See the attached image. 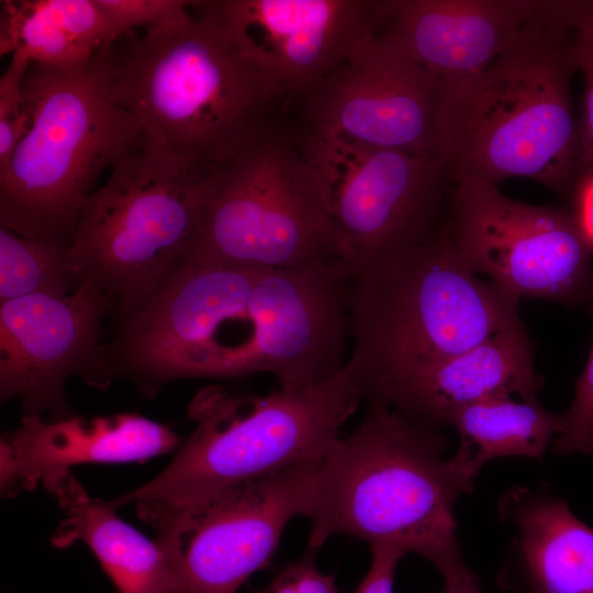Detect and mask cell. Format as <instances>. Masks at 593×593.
I'll return each instance as SVG.
<instances>
[{
  "label": "cell",
  "mask_w": 593,
  "mask_h": 593,
  "mask_svg": "<svg viewBox=\"0 0 593 593\" xmlns=\"http://www.w3.org/2000/svg\"><path fill=\"white\" fill-rule=\"evenodd\" d=\"M446 438L369 403L358 428L320 465L306 517L307 549L343 535L391 545L432 562L445 581L474 577L461 555L455 505L472 491L443 457Z\"/></svg>",
  "instance_id": "obj_4"
},
{
  "label": "cell",
  "mask_w": 593,
  "mask_h": 593,
  "mask_svg": "<svg viewBox=\"0 0 593 593\" xmlns=\"http://www.w3.org/2000/svg\"><path fill=\"white\" fill-rule=\"evenodd\" d=\"M353 273L343 262L272 269L182 261L102 342L107 384L154 398L191 378L273 376L281 389L329 378L347 360Z\"/></svg>",
  "instance_id": "obj_1"
},
{
  "label": "cell",
  "mask_w": 593,
  "mask_h": 593,
  "mask_svg": "<svg viewBox=\"0 0 593 593\" xmlns=\"http://www.w3.org/2000/svg\"><path fill=\"white\" fill-rule=\"evenodd\" d=\"M22 92L26 134L0 171V224L69 248L99 177L130 152L143 123L114 102L90 68L32 63Z\"/></svg>",
  "instance_id": "obj_7"
},
{
  "label": "cell",
  "mask_w": 593,
  "mask_h": 593,
  "mask_svg": "<svg viewBox=\"0 0 593 593\" xmlns=\"http://www.w3.org/2000/svg\"><path fill=\"white\" fill-rule=\"evenodd\" d=\"M31 64L22 54L13 53L0 78V171L4 170L29 128L22 86Z\"/></svg>",
  "instance_id": "obj_26"
},
{
  "label": "cell",
  "mask_w": 593,
  "mask_h": 593,
  "mask_svg": "<svg viewBox=\"0 0 593 593\" xmlns=\"http://www.w3.org/2000/svg\"><path fill=\"white\" fill-rule=\"evenodd\" d=\"M518 301L469 269L445 225L354 275L346 363L362 399L395 376L457 355L521 323Z\"/></svg>",
  "instance_id": "obj_6"
},
{
  "label": "cell",
  "mask_w": 593,
  "mask_h": 593,
  "mask_svg": "<svg viewBox=\"0 0 593 593\" xmlns=\"http://www.w3.org/2000/svg\"><path fill=\"white\" fill-rule=\"evenodd\" d=\"M180 440L168 426L135 413L57 421L23 415L1 438V492L12 496L42 486L55 495L75 466L143 461L177 450Z\"/></svg>",
  "instance_id": "obj_17"
},
{
  "label": "cell",
  "mask_w": 593,
  "mask_h": 593,
  "mask_svg": "<svg viewBox=\"0 0 593 593\" xmlns=\"http://www.w3.org/2000/svg\"><path fill=\"white\" fill-rule=\"evenodd\" d=\"M184 261L272 269L343 262L321 181L296 142L273 132L200 178Z\"/></svg>",
  "instance_id": "obj_9"
},
{
  "label": "cell",
  "mask_w": 593,
  "mask_h": 593,
  "mask_svg": "<svg viewBox=\"0 0 593 593\" xmlns=\"http://www.w3.org/2000/svg\"><path fill=\"white\" fill-rule=\"evenodd\" d=\"M540 388L530 340L521 322L472 348L395 376L363 400L439 430L460 406L513 394L535 402Z\"/></svg>",
  "instance_id": "obj_18"
},
{
  "label": "cell",
  "mask_w": 593,
  "mask_h": 593,
  "mask_svg": "<svg viewBox=\"0 0 593 593\" xmlns=\"http://www.w3.org/2000/svg\"><path fill=\"white\" fill-rule=\"evenodd\" d=\"M573 216L593 250V169H584L573 184Z\"/></svg>",
  "instance_id": "obj_30"
},
{
  "label": "cell",
  "mask_w": 593,
  "mask_h": 593,
  "mask_svg": "<svg viewBox=\"0 0 593 593\" xmlns=\"http://www.w3.org/2000/svg\"><path fill=\"white\" fill-rule=\"evenodd\" d=\"M452 184L445 227L471 271L518 299L574 303L588 294L592 249L571 211L513 200L474 178Z\"/></svg>",
  "instance_id": "obj_11"
},
{
  "label": "cell",
  "mask_w": 593,
  "mask_h": 593,
  "mask_svg": "<svg viewBox=\"0 0 593 593\" xmlns=\"http://www.w3.org/2000/svg\"><path fill=\"white\" fill-rule=\"evenodd\" d=\"M460 437L457 452L449 461L460 478L473 488L482 467L501 457H527L541 460L564 427V414L551 413L538 401H515L499 395L454 410L446 426Z\"/></svg>",
  "instance_id": "obj_22"
},
{
  "label": "cell",
  "mask_w": 593,
  "mask_h": 593,
  "mask_svg": "<svg viewBox=\"0 0 593 593\" xmlns=\"http://www.w3.org/2000/svg\"><path fill=\"white\" fill-rule=\"evenodd\" d=\"M545 0H374L372 27L440 87L486 68L540 15Z\"/></svg>",
  "instance_id": "obj_16"
},
{
  "label": "cell",
  "mask_w": 593,
  "mask_h": 593,
  "mask_svg": "<svg viewBox=\"0 0 593 593\" xmlns=\"http://www.w3.org/2000/svg\"><path fill=\"white\" fill-rule=\"evenodd\" d=\"M370 551V568L355 593H394L396 568L406 553L391 545L371 546Z\"/></svg>",
  "instance_id": "obj_29"
},
{
  "label": "cell",
  "mask_w": 593,
  "mask_h": 593,
  "mask_svg": "<svg viewBox=\"0 0 593 593\" xmlns=\"http://www.w3.org/2000/svg\"><path fill=\"white\" fill-rule=\"evenodd\" d=\"M362 400L347 365L324 380L267 394L203 388L188 405L195 427L170 463L108 503L113 508L133 504L159 533L228 490L294 466L322 463Z\"/></svg>",
  "instance_id": "obj_5"
},
{
  "label": "cell",
  "mask_w": 593,
  "mask_h": 593,
  "mask_svg": "<svg viewBox=\"0 0 593 593\" xmlns=\"http://www.w3.org/2000/svg\"><path fill=\"white\" fill-rule=\"evenodd\" d=\"M316 552L306 549L303 556L284 566L256 593H338L333 575L318 569Z\"/></svg>",
  "instance_id": "obj_28"
},
{
  "label": "cell",
  "mask_w": 593,
  "mask_h": 593,
  "mask_svg": "<svg viewBox=\"0 0 593 593\" xmlns=\"http://www.w3.org/2000/svg\"><path fill=\"white\" fill-rule=\"evenodd\" d=\"M0 54L19 53L34 64L81 70L109 45L96 0H2Z\"/></svg>",
  "instance_id": "obj_21"
},
{
  "label": "cell",
  "mask_w": 593,
  "mask_h": 593,
  "mask_svg": "<svg viewBox=\"0 0 593 593\" xmlns=\"http://www.w3.org/2000/svg\"><path fill=\"white\" fill-rule=\"evenodd\" d=\"M296 144L321 181L342 261L353 276L438 228L451 183L440 157L369 147L310 128Z\"/></svg>",
  "instance_id": "obj_10"
},
{
  "label": "cell",
  "mask_w": 593,
  "mask_h": 593,
  "mask_svg": "<svg viewBox=\"0 0 593 593\" xmlns=\"http://www.w3.org/2000/svg\"><path fill=\"white\" fill-rule=\"evenodd\" d=\"M90 68L114 102L205 175L272 134L292 94L204 1L169 24L103 46Z\"/></svg>",
  "instance_id": "obj_2"
},
{
  "label": "cell",
  "mask_w": 593,
  "mask_h": 593,
  "mask_svg": "<svg viewBox=\"0 0 593 593\" xmlns=\"http://www.w3.org/2000/svg\"><path fill=\"white\" fill-rule=\"evenodd\" d=\"M80 284L69 248L0 226V303L34 294L67 295Z\"/></svg>",
  "instance_id": "obj_23"
},
{
  "label": "cell",
  "mask_w": 593,
  "mask_h": 593,
  "mask_svg": "<svg viewBox=\"0 0 593 593\" xmlns=\"http://www.w3.org/2000/svg\"><path fill=\"white\" fill-rule=\"evenodd\" d=\"M516 534L499 573L515 593H593V528L544 486L515 485L499 501Z\"/></svg>",
  "instance_id": "obj_19"
},
{
  "label": "cell",
  "mask_w": 593,
  "mask_h": 593,
  "mask_svg": "<svg viewBox=\"0 0 593 593\" xmlns=\"http://www.w3.org/2000/svg\"><path fill=\"white\" fill-rule=\"evenodd\" d=\"M110 303L80 284L67 295L34 294L0 303V398L23 415H74L66 383L78 376L98 389L101 325Z\"/></svg>",
  "instance_id": "obj_14"
},
{
  "label": "cell",
  "mask_w": 593,
  "mask_h": 593,
  "mask_svg": "<svg viewBox=\"0 0 593 593\" xmlns=\"http://www.w3.org/2000/svg\"><path fill=\"white\" fill-rule=\"evenodd\" d=\"M578 71L583 76L579 114L582 171L593 169V0H558ZM581 171V172H582Z\"/></svg>",
  "instance_id": "obj_24"
},
{
  "label": "cell",
  "mask_w": 593,
  "mask_h": 593,
  "mask_svg": "<svg viewBox=\"0 0 593 593\" xmlns=\"http://www.w3.org/2000/svg\"><path fill=\"white\" fill-rule=\"evenodd\" d=\"M104 18L109 45L138 27H157L175 22L190 11L187 0H96Z\"/></svg>",
  "instance_id": "obj_25"
},
{
  "label": "cell",
  "mask_w": 593,
  "mask_h": 593,
  "mask_svg": "<svg viewBox=\"0 0 593 593\" xmlns=\"http://www.w3.org/2000/svg\"><path fill=\"white\" fill-rule=\"evenodd\" d=\"M480 581L478 577L458 580V581H446L445 588L437 593H482L479 589Z\"/></svg>",
  "instance_id": "obj_31"
},
{
  "label": "cell",
  "mask_w": 593,
  "mask_h": 593,
  "mask_svg": "<svg viewBox=\"0 0 593 593\" xmlns=\"http://www.w3.org/2000/svg\"><path fill=\"white\" fill-rule=\"evenodd\" d=\"M557 455L593 456V347L585 368L575 382L572 404L564 413L563 430L553 440Z\"/></svg>",
  "instance_id": "obj_27"
},
{
  "label": "cell",
  "mask_w": 593,
  "mask_h": 593,
  "mask_svg": "<svg viewBox=\"0 0 593 593\" xmlns=\"http://www.w3.org/2000/svg\"><path fill=\"white\" fill-rule=\"evenodd\" d=\"M577 71L558 0H545L536 21L486 68L440 87L437 149L451 183L522 177L570 189L582 171Z\"/></svg>",
  "instance_id": "obj_3"
},
{
  "label": "cell",
  "mask_w": 593,
  "mask_h": 593,
  "mask_svg": "<svg viewBox=\"0 0 593 593\" xmlns=\"http://www.w3.org/2000/svg\"><path fill=\"white\" fill-rule=\"evenodd\" d=\"M202 176L144 128L87 199L69 251L81 284L107 298L112 318L143 302L184 261Z\"/></svg>",
  "instance_id": "obj_8"
},
{
  "label": "cell",
  "mask_w": 593,
  "mask_h": 593,
  "mask_svg": "<svg viewBox=\"0 0 593 593\" xmlns=\"http://www.w3.org/2000/svg\"><path fill=\"white\" fill-rule=\"evenodd\" d=\"M66 513L52 537L63 548L83 541L119 593H177L165 548L120 518L108 502L91 497L71 474L54 495Z\"/></svg>",
  "instance_id": "obj_20"
},
{
  "label": "cell",
  "mask_w": 593,
  "mask_h": 593,
  "mask_svg": "<svg viewBox=\"0 0 593 593\" xmlns=\"http://www.w3.org/2000/svg\"><path fill=\"white\" fill-rule=\"evenodd\" d=\"M238 46L294 96L335 71L372 29L373 0H208Z\"/></svg>",
  "instance_id": "obj_15"
},
{
  "label": "cell",
  "mask_w": 593,
  "mask_h": 593,
  "mask_svg": "<svg viewBox=\"0 0 593 593\" xmlns=\"http://www.w3.org/2000/svg\"><path fill=\"white\" fill-rule=\"evenodd\" d=\"M439 80L373 27L342 66L300 94L306 128L428 157H439Z\"/></svg>",
  "instance_id": "obj_13"
},
{
  "label": "cell",
  "mask_w": 593,
  "mask_h": 593,
  "mask_svg": "<svg viewBox=\"0 0 593 593\" xmlns=\"http://www.w3.org/2000/svg\"><path fill=\"white\" fill-rule=\"evenodd\" d=\"M321 463H303L228 490L157 533L177 593H237L268 564L284 528L311 507Z\"/></svg>",
  "instance_id": "obj_12"
}]
</instances>
